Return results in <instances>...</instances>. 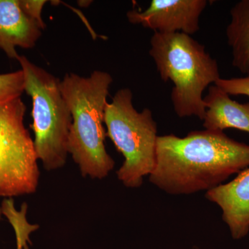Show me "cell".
Returning <instances> with one entry per match:
<instances>
[{"label":"cell","mask_w":249,"mask_h":249,"mask_svg":"<svg viewBox=\"0 0 249 249\" xmlns=\"http://www.w3.org/2000/svg\"><path fill=\"white\" fill-rule=\"evenodd\" d=\"M227 28V42L232 52V65L244 74L249 73V0L236 3L231 9Z\"/></svg>","instance_id":"8fae6325"},{"label":"cell","mask_w":249,"mask_h":249,"mask_svg":"<svg viewBox=\"0 0 249 249\" xmlns=\"http://www.w3.org/2000/svg\"><path fill=\"white\" fill-rule=\"evenodd\" d=\"M18 61L24 76V91L32 99L33 129L37 159L48 171L66 164L72 124L71 111L60 80L26 56Z\"/></svg>","instance_id":"277c9868"},{"label":"cell","mask_w":249,"mask_h":249,"mask_svg":"<svg viewBox=\"0 0 249 249\" xmlns=\"http://www.w3.org/2000/svg\"><path fill=\"white\" fill-rule=\"evenodd\" d=\"M1 214H2V212H1V208H0V219H1Z\"/></svg>","instance_id":"2e32d148"},{"label":"cell","mask_w":249,"mask_h":249,"mask_svg":"<svg viewBox=\"0 0 249 249\" xmlns=\"http://www.w3.org/2000/svg\"><path fill=\"white\" fill-rule=\"evenodd\" d=\"M47 2L45 0H19L24 12L37 22L42 30L45 29L46 24L42 19V12Z\"/></svg>","instance_id":"9a60e30c"},{"label":"cell","mask_w":249,"mask_h":249,"mask_svg":"<svg viewBox=\"0 0 249 249\" xmlns=\"http://www.w3.org/2000/svg\"><path fill=\"white\" fill-rule=\"evenodd\" d=\"M249 166V145L222 131H193L157 141V160L150 181L171 195L211 191Z\"/></svg>","instance_id":"6da1fadb"},{"label":"cell","mask_w":249,"mask_h":249,"mask_svg":"<svg viewBox=\"0 0 249 249\" xmlns=\"http://www.w3.org/2000/svg\"><path fill=\"white\" fill-rule=\"evenodd\" d=\"M150 53L164 82H173L171 100L178 117L196 116L204 120L203 92L220 78L217 60L204 45L183 33H154Z\"/></svg>","instance_id":"3957f363"},{"label":"cell","mask_w":249,"mask_h":249,"mask_svg":"<svg viewBox=\"0 0 249 249\" xmlns=\"http://www.w3.org/2000/svg\"><path fill=\"white\" fill-rule=\"evenodd\" d=\"M133 94L128 88L118 90L105 109L107 135L124 160L118 170V178L127 188H139L142 178L150 175L157 160V125L152 111L141 112L133 105Z\"/></svg>","instance_id":"5b68a950"},{"label":"cell","mask_w":249,"mask_h":249,"mask_svg":"<svg viewBox=\"0 0 249 249\" xmlns=\"http://www.w3.org/2000/svg\"><path fill=\"white\" fill-rule=\"evenodd\" d=\"M206 110L205 129L224 132L234 128L249 133V102L240 103L234 101L225 91L216 85H211L204 98Z\"/></svg>","instance_id":"30bf717a"},{"label":"cell","mask_w":249,"mask_h":249,"mask_svg":"<svg viewBox=\"0 0 249 249\" xmlns=\"http://www.w3.org/2000/svg\"><path fill=\"white\" fill-rule=\"evenodd\" d=\"M112 76L96 70L89 77L66 73L60 88L72 116L69 154L83 177L106 178L114 160L106 150L104 114Z\"/></svg>","instance_id":"7a4b0ae2"},{"label":"cell","mask_w":249,"mask_h":249,"mask_svg":"<svg viewBox=\"0 0 249 249\" xmlns=\"http://www.w3.org/2000/svg\"><path fill=\"white\" fill-rule=\"evenodd\" d=\"M214 85L229 95H242L249 97V76L229 79L220 78Z\"/></svg>","instance_id":"5bb4252c"},{"label":"cell","mask_w":249,"mask_h":249,"mask_svg":"<svg viewBox=\"0 0 249 249\" xmlns=\"http://www.w3.org/2000/svg\"><path fill=\"white\" fill-rule=\"evenodd\" d=\"M42 31L24 12L19 0H0V49L9 58H19L17 47L34 48Z\"/></svg>","instance_id":"9c48e42d"},{"label":"cell","mask_w":249,"mask_h":249,"mask_svg":"<svg viewBox=\"0 0 249 249\" xmlns=\"http://www.w3.org/2000/svg\"><path fill=\"white\" fill-rule=\"evenodd\" d=\"M206 5V0H152L145 11L132 10L127 18L132 24L155 32L191 36L199 30V18Z\"/></svg>","instance_id":"52a82bcc"},{"label":"cell","mask_w":249,"mask_h":249,"mask_svg":"<svg viewBox=\"0 0 249 249\" xmlns=\"http://www.w3.org/2000/svg\"><path fill=\"white\" fill-rule=\"evenodd\" d=\"M206 197L218 205L223 221L232 238L240 240L249 232V168L242 170L232 181L207 191Z\"/></svg>","instance_id":"ba28073f"},{"label":"cell","mask_w":249,"mask_h":249,"mask_svg":"<svg viewBox=\"0 0 249 249\" xmlns=\"http://www.w3.org/2000/svg\"><path fill=\"white\" fill-rule=\"evenodd\" d=\"M25 104L21 98L0 106V196L35 193L39 184L34 142L24 123Z\"/></svg>","instance_id":"8992f818"},{"label":"cell","mask_w":249,"mask_h":249,"mask_svg":"<svg viewBox=\"0 0 249 249\" xmlns=\"http://www.w3.org/2000/svg\"><path fill=\"white\" fill-rule=\"evenodd\" d=\"M24 91V76L22 70L0 74V106L21 98Z\"/></svg>","instance_id":"4fadbf2b"},{"label":"cell","mask_w":249,"mask_h":249,"mask_svg":"<svg viewBox=\"0 0 249 249\" xmlns=\"http://www.w3.org/2000/svg\"><path fill=\"white\" fill-rule=\"evenodd\" d=\"M1 212L8 217L10 222L14 226L17 240L18 249H28L29 233L37 229V226H31L26 221L25 214L27 206L23 205L22 211L18 212L14 206L13 199H4L1 208Z\"/></svg>","instance_id":"7c38bea8"}]
</instances>
